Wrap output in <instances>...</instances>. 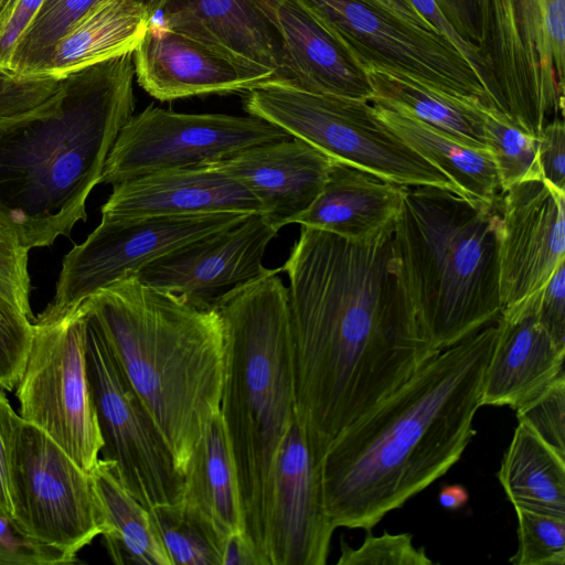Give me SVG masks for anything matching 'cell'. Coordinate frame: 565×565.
Wrapping results in <instances>:
<instances>
[{
  "label": "cell",
  "mask_w": 565,
  "mask_h": 565,
  "mask_svg": "<svg viewBox=\"0 0 565 565\" xmlns=\"http://www.w3.org/2000/svg\"><path fill=\"white\" fill-rule=\"evenodd\" d=\"M393 227L356 242L301 226L280 268L289 278L295 416L319 461L337 435L439 353L405 291Z\"/></svg>",
  "instance_id": "6da1fadb"
},
{
  "label": "cell",
  "mask_w": 565,
  "mask_h": 565,
  "mask_svg": "<svg viewBox=\"0 0 565 565\" xmlns=\"http://www.w3.org/2000/svg\"><path fill=\"white\" fill-rule=\"evenodd\" d=\"M495 339L494 321L440 351L334 437L320 459L334 529L372 530L461 458Z\"/></svg>",
  "instance_id": "7a4b0ae2"
},
{
  "label": "cell",
  "mask_w": 565,
  "mask_h": 565,
  "mask_svg": "<svg viewBox=\"0 0 565 565\" xmlns=\"http://www.w3.org/2000/svg\"><path fill=\"white\" fill-rule=\"evenodd\" d=\"M128 53L62 79L56 92L0 117V221L29 249L87 218L108 154L135 110Z\"/></svg>",
  "instance_id": "3957f363"
},
{
  "label": "cell",
  "mask_w": 565,
  "mask_h": 565,
  "mask_svg": "<svg viewBox=\"0 0 565 565\" xmlns=\"http://www.w3.org/2000/svg\"><path fill=\"white\" fill-rule=\"evenodd\" d=\"M81 306L98 326L183 475L206 422L220 412L225 342L218 312L193 307L132 275Z\"/></svg>",
  "instance_id": "277c9868"
},
{
  "label": "cell",
  "mask_w": 565,
  "mask_h": 565,
  "mask_svg": "<svg viewBox=\"0 0 565 565\" xmlns=\"http://www.w3.org/2000/svg\"><path fill=\"white\" fill-rule=\"evenodd\" d=\"M278 269L215 305L224 331L220 413L236 472L245 534L266 565L271 475L295 416L288 288Z\"/></svg>",
  "instance_id": "5b68a950"
},
{
  "label": "cell",
  "mask_w": 565,
  "mask_h": 565,
  "mask_svg": "<svg viewBox=\"0 0 565 565\" xmlns=\"http://www.w3.org/2000/svg\"><path fill=\"white\" fill-rule=\"evenodd\" d=\"M499 206L444 188L405 186L393 248L418 327L437 351L497 321Z\"/></svg>",
  "instance_id": "8992f818"
},
{
  "label": "cell",
  "mask_w": 565,
  "mask_h": 565,
  "mask_svg": "<svg viewBox=\"0 0 565 565\" xmlns=\"http://www.w3.org/2000/svg\"><path fill=\"white\" fill-rule=\"evenodd\" d=\"M487 92L504 116L537 138L564 116L565 0H476Z\"/></svg>",
  "instance_id": "52a82bcc"
},
{
  "label": "cell",
  "mask_w": 565,
  "mask_h": 565,
  "mask_svg": "<svg viewBox=\"0 0 565 565\" xmlns=\"http://www.w3.org/2000/svg\"><path fill=\"white\" fill-rule=\"evenodd\" d=\"M244 107L248 115L271 122L328 157L384 180L460 194L451 180L411 148L366 100L309 92L271 78L246 92Z\"/></svg>",
  "instance_id": "ba28073f"
},
{
  "label": "cell",
  "mask_w": 565,
  "mask_h": 565,
  "mask_svg": "<svg viewBox=\"0 0 565 565\" xmlns=\"http://www.w3.org/2000/svg\"><path fill=\"white\" fill-rule=\"evenodd\" d=\"M15 394L19 416L90 473L104 443L88 380L81 306L55 320H33L32 343Z\"/></svg>",
  "instance_id": "9c48e42d"
},
{
  "label": "cell",
  "mask_w": 565,
  "mask_h": 565,
  "mask_svg": "<svg viewBox=\"0 0 565 565\" xmlns=\"http://www.w3.org/2000/svg\"><path fill=\"white\" fill-rule=\"evenodd\" d=\"M10 490L12 519L22 532L74 562L104 531L90 473L20 416L12 436Z\"/></svg>",
  "instance_id": "30bf717a"
},
{
  "label": "cell",
  "mask_w": 565,
  "mask_h": 565,
  "mask_svg": "<svg viewBox=\"0 0 565 565\" xmlns=\"http://www.w3.org/2000/svg\"><path fill=\"white\" fill-rule=\"evenodd\" d=\"M81 308L88 380L104 443L100 458L114 463L125 488L148 511L180 502L183 475L98 326Z\"/></svg>",
  "instance_id": "8fae6325"
},
{
  "label": "cell",
  "mask_w": 565,
  "mask_h": 565,
  "mask_svg": "<svg viewBox=\"0 0 565 565\" xmlns=\"http://www.w3.org/2000/svg\"><path fill=\"white\" fill-rule=\"evenodd\" d=\"M288 137L253 115L186 114L150 105L121 128L100 183L116 185L158 171L210 166Z\"/></svg>",
  "instance_id": "7c38bea8"
},
{
  "label": "cell",
  "mask_w": 565,
  "mask_h": 565,
  "mask_svg": "<svg viewBox=\"0 0 565 565\" xmlns=\"http://www.w3.org/2000/svg\"><path fill=\"white\" fill-rule=\"evenodd\" d=\"M248 214L102 217L97 227L63 257L52 301L34 318L51 321L76 310L89 296L136 274L188 243L239 222Z\"/></svg>",
  "instance_id": "4fadbf2b"
},
{
  "label": "cell",
  "mask_w": 565,
  "mask_h": 565,
  "mask_svg": "<svg viewBox=\"0 0 565 565\" xmlns=\"http://www.w3.org/2000/svg\"><path fill=\"white\" fill-rule=\"evenodd\" d=\"M306 1L363 70L397 71L493 106L470 64L440 34L406 23L365 0Z\"/></svg>",
  "instance_id": "5bb4252c"
},
{
  "label": "cell",
  "mask_w": 565,
  "mask_h": 565,
  "mask_svg": "<svg viewBox=\"0 0 565 565\" xmlns=\"http://www.w3.org/2000/svg\"><path fill=\"white\" fill-rule=\"evenodd\" d=\"M277 233L260 213L248 214L160 256L132 276L193 307L213 309L231 291L271 270L263 259Z\"/></svg>",
  "instance_id": "9a60e30c"
},
{
  "label": "cell",
  "mask_w": 565,
  "mask_h": 565,
  "mask_svg": "<svg viewBox=\"0 0 565 565\" xmlns=\"http://www.w3.org/2000/svg\"><path fill=\"white\" fill-rule=\"evenodd\" d=\"M502 310L539 291L565 262V192L543 179L511 185L500 200Z\"/></svg>",
  "instance_id": "2e32d148"
},
{
  "label": "cell",
  "mask_w": 565,
  "mask_h": 565,
  "mask_svg": "<svg viewBox=\"0 0 565 565\" xmlns=\"http://www.w3.org/2000/svg\"><path fill=\"white\" fill-rule=\"evenodd\" d=\"M323 501L320 461L296 419L271 475L266 565H323L334 531Z\"/></svg>",
  "instance_id": "e0dca14e"
},
{
  "label": "cell",
  "mask_w": 565,
  "mask_h": 565,
  "mask_svg": "<svg viewBox=\"0 0 565 565\" xmlns=\"http://www.w3.org/2000/svg\"><path fill=\"white\" fill-rule=\"evenodd\" d=\"M271 30L280 66L276 79L309 92L371 102L363 67L306 0H249Z\"/></svg>",
  "instance_id": "ac0fdd59"
},
{
  "label": "cell",
  "mask_w": 565,
  "mask_h": 565,
  "mask_svg": "<svg viewBox=\"0 0 565 565\" xmlns=\"http://www.w3.org/2000/svg\"><path fill=\"white\" fill-rule=\"evenodd\" d=\"M332 158L296 138L249 147L213 166L243 184L276 230L294 223L317 199Z\"/></svg>",
  "instance_id": "d6986e66"
},
{
  "label": "cell",
  "mask_w": 565,
  "mask_h": 565,
  "mask_svg": "<svg viewBox=\"0 0 565 565\" xmlns=\"http://www.w3.org/2000/svg\"><path fill=\"white\" fill-rule=\"evenodd\" d=\"M260 213L255 196L237 180L213 167L170 169L113 185L102 217L189 216Z\"/></svg>",
  "instance_id": "ffe728a7"
},
{
  "label": "cell",
  "mask_w": 565,
  "mask_h": 565,
  "mask_svg": "<svg viewBox=\"0 0 565 565\" xmlns=\"http://www.w3.org/2000/svg\"><path fill=\"white\" fill-rule=\"evenodd\" d=\"M161 23L236 65L256 85L280 66L275 36L249 0H168Z\"/></svg>",
  "instance_id": "44dd1931"
},
{
  "label": "cell",
  "mask_w": 565,
  "mask_h": 565,
  "mask_svg": "<svg viewBox=\"0 0 565 565\" xmlns=\"http://www.w3.org/2000/svg\"><path fill=\"white\" fill-rule=\"evenodd\" d=\"M488 362L481 406L516 409L564 373L565 348L557 345L537 322L533 295L503 309Z\"/></svg>",
  "instance_id": "7402d4cb"
},
{
  "label": "cell",
  "mask_w": 565,
  "mask_h": 565,
  "mask_svg": "<svg viewBox=\"0 0 565 565\" xmlns=\"http://www.w3.org/2000/svg\"><path fill=\"white\" fill-rule=\"evenodd\" d=\"M132 63L138 84L161 102L256 86L227 58L153 19L132 52Z\"/></svg>",
  "instance_id": "603a6c76"
},
{
  "label": "cell",
  "mask_w": 565,
  "mask_h": 565,
  "mask_svg": "<svg viewBox=\"0 0 565 565\" xmlns=\"http://www.w3.org/2000/svg\"><path fill=\"white\" fill-rule=\"evenodd\" d=\"M405 186L332 158L322 190L294 223L370 241L394 225Z\"/></svg>",
  "instance_id": "cb8c5ba5"
},
{
  "label": "cell",
  "mask_w": 565,
  "mask_h": 565,
  "mask_svg": "<svg viewBox=\"0 0 565 565\" xmlns=\"http://www.w3.org/2000/svg\"><path fill=\"white\" fill-rule=\"evenodd\" d=\"M152 19L141 0H98L25 77L61 81L84 68L132 53Z\"/></svg>",
  "instance_id": "d4e9b609"
},
{
  "label": "cell",
  "mask_w": 565,
  "mask_h": 565,
  "mask_svg": "<svg viewBox=\"0 0 565 565\" xmlns=\"http://www.w3.org/2000/svg\"><path fill=\"white\" fill-rule=\"evenodd\" d=\"M180 502L205 529L220 553L233 534L245 532L236 472L217 412L206 422L183 472Z\"/></svg>",
  "instance_id": "484cf974"
},
{
  "label": "cell",
  "mask_w": 565,
  "mask_h": 565,
  "mask_svg": "<svg viewBox=\"0 0 565 565\" xmlns=\"http://www.w3.org/2000/svg\"><path fill=\"white\" fill-rule=\"evenodd\" d=\"M376 114L416 152L443 171L473 203L499 206L502 189L488 149L469 147L408 111L372 100Z\"/></svg>",
  "instance_id": "4316f807"
},
{
  "label": "cell",
  "mask_w": 565,
  "mask_h": 565,
  "mask_svg": "<svg viewBox=\"0 0 565 565\" xmlns=\"http://www.w3.org/2000/svg\"><path fill=\"white\" fill-rule=\"evenodd\" d=\"M364 72L372 100L402 108L469 147L488 149L482 113L486 104L451 95L397 71L365 66Z\"/></svg>",
  "instance_id": "83f0119b"
},
{
  "label": "cell",
  "mask_w": 565,
  "mask_h": 565,
  "mask_svg": "<svg viewBox=\"0 0 565 565\" xmlns=\"http://www.w3.org/2000/svg\"><path fill=\"white\" fill-rule=\"evenodd\" d=\"M104 516L105 547L118 565H172L149 511L125 488L111 461L100 458L90 471Z\"/></svg>",
  "instance_id": "f1b7e54d"
},
{
  "label": "cell",
  "mask_w": 565,
  "mask_h": 565,
  "mask_svg": "<svg viewBox=\"0 0 565 565\" xmlns=\"http://www.w3.org/2000/svg\"><path fill=\"white\" fill-rule=\"evenodd\" d=\"M498 479L514 509L565 518V458L519 423Z\"/></svg>",
  "instance_id": "f546056e"
},
{
  "label": "cell",
  "mask_w": 565,
  "mask_h": 565,
  "mask_svg": "<svg viewBox=\"0 0 565 565\" xmlns=\"http://www.w3.org/2000/svg\"><path fill=\"white\" fill-rule=\"evenodd\" d=\"M487 147L494 160L502 192L513 184L543 179L537 140L495 107H482Z\"/></svg>",
  "instance_id": "4dcf8cb0"
},
{
  "label": "cell",
  "mask_w": 565,
  "mask_h": 565,
  "mask_svg": "<svg viewBox=\"0 0 565 565\" xmlns=\"http://www.w3.org/2000/svg\"><path fill=\"white\" fill-rule=\"evenodd\" d=\"M98 0H43L15 44L7 73L25 76L65 31Z\"/></svg>",
  "instance_id": "1f68e13d"
},
{
  "label": "cell",
  "mask_w": 565,
  "mask_h": 565,
  "mask_svg": "<svg viewBox=\"0 0 565 565\" xmlns=\"http://www.w3.org/2000/svg\"><path fill=\"white\" fill-rule=\"evenodd\" d=\"M149 513L172 565H222L215 542L181 502L156 505Z\"/></svg>",
  "instance_id": "d6a6232c"
},
{
  "label": "cell",
  "mask_w": 565,
  "mask_h": 565,
  "mask_svg": "<svg viewBox=\"0 0 565 565\" xmlns=\"http://www.w3.org/2000/svg\"><path fill=\"white\" fill-rule=\"evenodd\" d=\"M518 550L509 562L514 565H564L565 518L515 509Z\"/></svg>",
  "instance_id": "836d02e7"
},
{
  "label": "cell",
  "mask_w": 565,
  "mask_h": 565,
  "mask_svg": "<svg viewBox=\"0 0 565 565\" xmlns=\"http://www.w3.org/2000/svg\"><path fill=\"white\" fill-rule=\"evenodd\" d=\"M519 423L565 458V374L516 409Z\"/></svg>",
  "instance_id": "e575fe53"
},
{
  "label": "cell",
  "mask_w": 565,
  "mask_h": 565,
  "mask_svg": "<svg viewBox=\"0 0 565 565\" xmlns=\"http://www.w3.org/2000/svg\"><path fill=\"white\" fill-rule=\"evenodd\" d=\"M363 543L352 548L341 540V554L338 565H430L424 547H416L411 533L391 534L384 532L376 536L366 531Z\"/></svg>",
  "instance_id": "d590c367"
},
{
  "label": "cell",
  "mask_w": 565,
  "mask_h": 565,
  "mask_svg": "<svg viewBox=\"0 0 565 565\" xmlns=\"http://www.w3.org/2000/svg\"><path fill=\"white\" fill-rule=\"evenodd\" d=\"M33 320L0 297V387L15 388L33 338Z\"/></svg>",
  "instance_id": "8d00e7d4"
},
{
  "label": "cell",
  "mask_w": 565,
  "mask_h": 565,
  "mask_svg": "<svg viewBox=\"0 0 565 565\" xmlns=\"http://www.w3.org/2000/svg\"><path fill=\"white\" fill-rule=\"evenodd\" d=\"M29 252L18 235L0 221V297L34 319L30 306Z\"/></svg>",
  "instance_id": "74e56055"
},
{
  "label": "cell",
  "mask_w": 565,
  "mask_h": 565,
  "mask_svg": "<svg viewBox=\"0 0 565 565\" xmlns=\"http://www.w3.org/2000/svg\"><path fill=\"white\" fill-rule=\"evenodd\" d=\"M75 563L60 551L43 545L18 526L15 521L0 514V565H58Z\"/></svg>",
  "instance_id": "f35d334b"
},
{
  "label": "cell",
  "mask_w": 565,
  "mask_h": 565,
  "mask_svg": "<svg viewBox=\"0 0 565 565\" xmlns=\"http://www.w3.org/2000/svg\"><path fill=\"white\" fill-rule=\"evenodd\" d=\"M533 308L540 326L557 345L565 348V262L533 295Z\"/></svg>",
  "instance_id": "ab89813d"
},
{
  "label": "cell",
  "mask_w": 565,
  "mask_h": 565,
  "mask_svg": "<svg viewBox=\"0 0 565 565\" xmlns=\"http://www.w3.org/2000/svg\"><path fill=\"white\" fill-rule=\"evenodd\" d=\"M537 140V159L543 180L565 192V127L563 118L547 122Z\"/></svg>",
  "instance_id": "60d3db41"
},
{
  "label": "cell",
  "mask_w": 565,
  "mask_h": 565,
  "mask_svg": "<svg viewBox=\"0 0 565 565\" xmlns=\"http://www.w3.org/2000/svg\"><path fill=\"white\" fill-rule=\"evenodd\" d=\"M19 414L14 412L0 387V514L12 518L10 490V456L12 436Z\"/></svg>",
  "instance_id": "b9f144b4"
},
{
  "label": "cell",
  "mask_w": 565,
  "mask_h": 565,
  "mask_svg": "<svg viewBox=\"0 0 565 565\" xmlns=\"http://www.w3.org/2000/svg\"><path fill=\"white\" fill-rule=\"evenodd\" d=\"M43 0H18L0 30V72H6L11 53Z\"/></svg>",
  "instance_id": "7bdbcfd3"
},
{
  "label": "cell",
  "mask_w": 565,
  "mask_h": 565,
  "mask_svg": "<svg viewBox=\"0 0 565 565\" xmlns=\"http://www.w3.org/2000/svg\"><path fill=\"white\" fill-rule=\"evenodd\" d=\"M435 1L458 34L468 43L477 46L478 19L476 0Z\"/></svg>",
  "instance_id": "ee69618b"
},
{
  "label": "cell",
  "mask_w": 565,
  "mask_h": 565,
  "mask_svg": "<svg viewBox=\"0 0 565 565\" xmlns=\"http://www.w3.org/2000/svg\"><path fill=\"white\" fill-rule=\"evenodd\" d=\"M222 565H259L245 532L231 535L221 548Z\"/></svg>",
  "instance_id": "f6af8a7d"
},
{
  "label": "cell",
  "mask_w": 565,
  "mask_h": 565,
  "mask_svg": "<svg viewBox=\"0 0 565 565\" xmlns=\"http://www.w3.org/2000/svg\"><path fill=\"white\" fill-rule=\"evenodd\" d=\"M393 17L414 26L438 33L408 0H365ZM439 34V33H438ZM443 36V35H441ZM447 40V39H446Z\"/></svg>",
  "instance_id": "bcb514c9"
},
{
  "label": "cell",
  "mask_w": 565,
  "mask_h": 565,
  "mask_svg": "<svg viewBox=\"0 0 565 565\" xmlns=\"http://www.w3.org/2000/svg\"><path fill=\"white\" fill-rule=\"evenodd\" d=\"M468 499L467 490L459 484L444 487L438 494L440 505L451 511L462 508Z\"/></svg>",
  "instance_id": "7dc6e473"
},
{
  "label": "cell",
  "mask_w": 565,
  "mask_h": 565,
  "mask_svg": "<svg viewBox=\"0 0 565 565\" xmlns=\"http://www.w3.org/2000/svg\"><path fill=\"white\" fill-rule=\"evenodd\" d=\"M149 12L156 17L157 13H160L162 8L164 7L168 0H141Z\"/></svg>",
  "instance_id": "c3c4849f"
}]
</instances>
